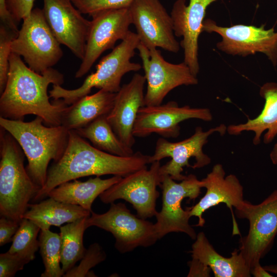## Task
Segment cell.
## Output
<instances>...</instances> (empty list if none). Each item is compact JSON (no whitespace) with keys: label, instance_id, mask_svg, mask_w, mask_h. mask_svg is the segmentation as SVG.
Listing matches in <instances>:
<instances>
[{"label":"cell","instance_id":"5bb4252c","mask_svg":"<svg viewBox=\"0 0 277 277\" xmlns=\"http://www.w3.org/2000/svg\"><path fill=\"white\" fill-rule=\"evenodd\" d=\"M91 16L85 53L76 78L85 75L104 51L114 48L117 41L123 40L132 24L129 8L104 10Z\"/></svg>","mask_w":277,"mask_h":277},{"label":"cell","instance_id":"9a60e30c","mask_svg":"<svg viewBox=\"0 0 277 277\" xmlns=\"http://www.w3.org/2000/svg\"><path fill=\"white\" fill-rule=\"evenodd\" d=\"M129 10L141 44L149 49L160 47L173 53L179 51L171 15L160 0H134Z\"/></svg>","mask_w":277,"mask_h":277},{"label":"cell","instance_id":"44dd1931","mask_svg":"<svg viewBox=\"0 0 277 277\" xmlns=\"http://www.w3.org/2000/svg\"><path fill=\"white\" fill-rule=\"evenodd\" d=\"M261 96L265 100L264 108L256 117L250 119L244 123L230 125L227 131L230 135H238L244 131L254 133V145L261 142L262 134L265 131L263 142L268 144L277 135V83L267 82L260 89Z\"/></svg>","mask_w":277,"mask_h":277},{"label":"cell","instance_id":"7402d4cb","mask_svg":"<svg viewBox=\"0 0 277 277\" xmlns=\"http://www.w3.org/2000/svg\"><path fill=\"white\" fill-rule=\"evenodd\" d=\"M190 251L196 259L209 267L215 277H249L250 268L239 250L235 249L229 258L219 254L203 232L199 233Z\"/></svg>","mask_w":277,"mask_h":277},{"label":"cell","instance_id":"ffe728a7","mask_svg":"<svg viewBox=\"0 0 277 277\" xmlns=\"http://www.w3.org/2000/svg\"><path fill=\"white\" fill-rule=\"evenodd\" d=\"M144 75L135 73L116 93L113 106L107 120L118 138L132 148L135 140L133 129L138 111L145 106Z\"/></svg>","mask_w":277,"mask_h":277},{"label":"cell","instance_id":"d6986e66","mask_svg":"<svg viewBox=\"0 0 277 277\" xmlns=\"http://www.w3.org/2000/svg\"><path fill=\"white\" fill-rule=\"evenodd\" d=\"M217 0H177L171 12L174 35L182 37L180 45L184 50V61L195 76L199 72L198 39L203 32L207 7Z\"/></svg>","mask_w":277,"mask_h":277},{"label":"cell","instance_id":"e575fe53","mask_svg":"<svg viewBox=\"0 0 277 277\" xmlns=\"http://www.w3.org/2000/svg\"><path fill=\"white\" fill-rule=\"evenodd\" d=\"M19 223L17 221L1 216L0 219V246L12 241L17 231Z\"/></svg>","mask_w":277,"mask_h":277},{"label":"cell","instance_id":"d4e9b609","mask_svg":"<svg viewBox=\"0 0 277 277\" xmlns=\"http://www.w3.org/2000/svg\"><path fill=\"white\" fill-rule=\"evenodd\" d=\"M122 178V176L118 175L107 179L96 176L85 182L75 179L54 188L47 196L62 202L79 205L91 212L92 205L95 199Z\"/></svg>","mask_w":277,"mask_h":277},{"label":"cell","instance_id":"2e32d148","mask_svg":"<svg viewBox=\"0 0 277 277\" xmlns=\"http://www.w3.org/2000/svg\"><path fill=\"white\" fill-rule=\"evenodd\" d=\"M191 118L209 122L212 115L208 108L180 107L175 101L144 106L138 111L133 134L135 137H146L155 133L164 138H175L180 133V123Z\"/></svg>","mask_w":277,"mask_h":277},{"label":"cell","instance_id":"4dcf8cb0","mask_svg":"<svg viewBox=\"0 0 277 277\" xmlns=\"http://www.w3.org/2000/svg\"><path fill=\"white\" fill-rule=\"evenodd\" d=\"M17 34L8 27L0 25V93L4 91L9 70V58L11 53V45Z\"/></svg>","mask_w":277,"mask_h":277},{"label":"cell","instance_id":"f35d334b","mask_svg":"<svg viewBox=\"0 0 277 277\" xmlns=\"http://www.w3.org/2000/svg\"><path fill=\"white\" fill-rule=\"evenodd\" d=\"M270 157L272 163L277 165V143H276L270 152Z\"/></svg>","mask_w":277,"mask_h":277},{"label":"cell","instance_id":"ba28073f","mask_svg":"<svg viewBox=\"0 0 277 277\" xmlns=\"http://www.w3.org/2000/svg\"><path fill=\"white\" fill-rule=\"evenodd\" d=\"M227 127L221 124L204 131L202 127L195 128L194 133L190 137L177 142H171L163 138H159L156 143L154 153L150 156V164L160 161L167 157L171 160L161 166V175H168L175 181H181L186 177L182 174L184 167L195 169L209 165L211 159L203 150L209 136L218 132L224 135Z\"/></svg>","mask_w":277,"mask_h":277},{"label":"cell","instance_id":"1f68e13d","mask_svg":"<svg viewBox=\"0 0 277 277\" xmlns=\"http://www.w3.org/2000/svg\"><path fill=\"white\" fill-rule=\"evenodd\" d=\"M82 13L91 16L97 12L108 9L129 8L134 0H71Z\"/></svg>","mask_w":277,"mask_h":277},{"label":"cell","instance_id":"7a4b0ae2","mask_svg":"<svg viewBox=\"0 0 277 277\" xmlns=\"http://www.w3.org/2000/svg\"><path fill=\"white\" fill-rule=\"evenodd\" d=\"M149 158L140 151L129 156L109 153L92 146L75 130H69L65 151L48 168L46 183L32 200H42L62 183L80 177L107 174L125 176L147 168Z\"/></svg>","mask_w":277,"mask_h":277},{"label":"cell","instance_id":"d590c367","mask_svg":"<svg viewBox=\"0 0 277 277\" xmlns=\"http://www.w3.org/2000/svg\"><path fill=\"white\" fill-rule=\"evenodd\" d=\"M6 2L7 0H0L1 24L8 27L15 33H18L19 30L17 24L7 8Z\"/></svg>","mask_w":277,"mask_h":277},{"label":"cell","instance_id":"3957f363","mask_svg":"<svg viewBox=\"0 0 277 277\" xmlns=\"http://www.w3.org/2000/svg\"><path fill=\"white\" fill-rule=\"evenodd\" d=\"M39 116L26 122L0 116V127L17 142L28 160L27 171L41 188L45 185L51 160L57 161L63 154L69 140V131L63 125L46 126Z\"/></svg>","mask_w":277,"mask_h":277},{"label":"cell","instance_id":"ab89813d","mask_svg":"<svg viewBox=\"0 0 277 277\" xmlns=\"http://www.w3.org/2000/svg\"><path fill=\"white\" fill-rule=\"evenodd\" d=\"M264 268L267 271H270L277 274V265L266 266Z\"/></svg>","mask_w":277,"mask_h":277},{"label":"cell","instance_id":"ac0fdd59","mask_svg":"<svg viewBox=\"0 0 277 277\" xmlns=\"http://www.w3.org/2000/svg\"><path fill=\"white\" fill-rule=\"evenodd\" d=\"M43 1L45 17L55 37L82 61L90 21L83 17L71 0Z\"/></svg>","mask_w":277,"mask_h":277},{"label":"cell","instance_id":"83f0119b","mask_svg":"<svg viewBox=\"0 0 277 277\" xmlns=\"http://www.w3.org/2000/svg\"><path fill=\"white\" fill-rule=\"evenodd\" d=\"M39 252L45 267L41 277H61L64 275L61 267V242L60 234L49 229L41 230Z\"/></svg>","mask_w":277,"mask_h":277},{"label":"cell","instance_id":"4316f807","mask_svg":"<svg viewBox=\"0 0 277 277\" xmlns=\"http://www.w3.org/2000/svg\"><path fill=\"white\" fill-rule=\"evenodd\" d=\"M87 217L60 227L61 263L64 274L82 259L86 251L83 245V235L87 229L85 222Z\"/></svg>","mask_w":277,"mask_h":277},{"label":"cell","instance_id":"6da1fadb","mask_svg":"<svg viewBox=\"0 0 277 277\" xmlns=\"http://www.w3.org/2000/svg\"><path fill=\"white\" fill-rule=\"evenodd\" d=\"M64 75L53 68L41 74L31 69L22 57L12 53L6 87L1 94L0 116L23 120L26 115L41 117L47 126L62 125L67 104L62 99L51 103L48 94L50 84L62 85Z\"/></svg>","mask_w":277,"mask_h":277},{"label":"cell","instance_id":"4fadbf2b","mask_svg":"<svg viewBox=\"0 0 277 277\" xmlns=\"http://www.w3.org/2000/svg\"><path fill=\"white\" fill-rule=\"evenodd\" d=\"M160 167V161H155L149 169L145 168L122 177L100 195L101 201L111 204L123 199L133 206L139 217L146 219L155 216L156 201L160 195L156 188L161 181Z\"/></svg>","mask_w":277,"mask_h":277},{"label":"cell","instance_id":"7c38bea8","mask_svg":"<svg viewBox=\"0 0 277 277\" xmlns=\"http://www.w3.org/2000/svg\"><path fill=\"white\" fill-rule=\"evenodd\" d=\"M203 31L217 33L222 40L216 44L221 51L232 55L246 56L260 52L265 54L274 66L277 64V31L264 25L219 26L212 19L203 23Z\"/></svg>","mask_w":277,"mask_h":277},{"label":"cell","instance_id":"603a6c76","mask_svg":"<svg viewBox=\"0 0 277 277\" xmlns=\"http://www.w3.org/2000/svg\"><path fill=\"white\" fill-rule=\"evenodd\" d=\"M116 93L100 89L92 95L80 98L68 106L63 115L62 125L69 130H75L107 116L113 106Z\"/></svg>","mask_w":277,"mask_h":277},{"label":"cell","instance_id":"74e56055","mask_svg":"<svg viewBox=\"0 0 277 277\" xmlns=\"http://www.w3.org/2000/svg\"><path fill=\"white\" fill-rule=\"evenodd\" d=\"M251 274L254 277H270L273 276L271 275L264 267H262L260 262L254 265L250 270Z\"/></svg>","mask_w":277,"mask_h":277},{"label":"cell","instance_id":"5b68a950","mask_svg":"<svg viewBox=\"0 0 277 277\" xmlns=\"http://www.w3.org/2000/svg\"><path fill=\"white\" fill-rule=\"evenodd\" d=\"M140 43L137 34L130 31L120 44L100 60L96 66L95 72L89 75L80 87L67 89L61 85H53L52 90L49 91L50 97L62 99L65 103L70 105L88 95L93 88L117 93L121 87L123 76L142 68L140 64L130 61Z\"/></svg>","mask_w":277,"mask_h":277},{"label":"cell","instance_id":"e0dca14e","mask_svg":"<svg viewBox=\"0 0 277 277\" xmlns=\"http://www.w3.org/2000/svg\"><path fill=\"white\" fill-rule=\"evenodd\" d=\"M222 165H214L210 172L201 180L202 188L206 189V192L195 205L187 208L190 217H198L196 226L203 227L205 223L203 214L207 209L220 203H225L231 210L233 221V234H239L237 224L234 217L232 207L235 209L238 216L247 207L249 202L243 199V187L238 178L234 174L225 176Z\"/></svg>","mask_w":277,"mask_h":277},{"label":"cell","instance_id":"cb8c5ba5","mask_svg":"<svg viewBox=\"0 0 277 277\" xmlns=\"http://www.w3.org/2000/svg\"><path fill=\"white\" fill-rule=\"evenodd\" d=\"M91 212L82 207L58 201L52 197L38 203L29 204L23 218L36 224L41 230L49 229L51 226L61 227L85 217Z\"/></svg>","mask_w":277,"mask_h":277},{"label":"cell","instance_id":"30bf717a","mask_svg":"<svg viewBox=\"0 0 277 277\" xmlns=\"http://www.w3.org/2000/svg\"><path fill=\"white\" fill-rule=\"evenodd\" d=\"M238 217L249 221L248 232L241 239L239 250L251 270L270 250L277 234V189L259 204L249 202Z\"/></svg>","mask_w":277,"mask_h":277},{"label":"cell","instance_id":"f1b7e54d","mask_svg":"<svg viewBox=\"0 0 277 277\" xmlns=\"http://www.w3.org/2000/svg\"><path fill=\"white\" fill-rule=\"evenodd\" d=\"M40 231L41 228L36 224L23 218L8 251L11 253H17L30 262L33 260L39 248V240L37 237Z\"/></svg>","mask_w":277,"mask_h":277},{"label":"cell","instance_id":"f546056e","mask_svg":"<svg viewBox=\"0 0 277 277\" xmlns=\"http://www.w3.org/2000/svg\"><path fill=\"white\" fill-rule=\"evenodd\" d=\"M106 259V254L98 244H91L86 250L80 263L66 272L64 277L96 276L90 269Z\"/></svg>","mask_w":277,"mask_h":277},{"label":"cell","instance_id":"484cf974","mask_svg":"<svg viewBox=\"0 0 277 277\" xmlns=\"http://www.w3.org/2000/svg\"><path fill=\"white\" fill-rule=\"evenodd\" d=\"M75 131L82 137L89 140L94 147L103 151L120 156H129L134 153L132 148L118 138L106 116H101Z\"/></svg>","mask_w":277,"mask_h":277},{"label":"cell","instance_id":"52a82bcc","mask_svg":"<svg viewBox=\"0 0 277 277\" xmlns=\"http://www.w3.org/2000/svg\"><path fill=\"white\" fill-rule=\"evenodd\" d=\"M146 220L132 214L125 204L113 202L104 213L92 211L85 225L87 228L96 226L110 232L115 239V247L124 253L150 246L159 240L155 224Z\"/></svg>","mask_w":277,"mask_h":277},{"label":"cell","instance_id":"8fae6325","mask_svg":"<svg viewBox=\"0 0 277 277\" xmlns=\"http://www.w3.org/2000/svg\"><path fill=\"white\" fill-rule=\"evenodd\" d=\"M137 49L147 84L145 106L162 104L168 93L177 87L197 84L196 76L185 62L177 64L169 63L156 48L149 49L140 43Z\"/></svg>","mask_w":277,"mask_h":277},{"label":"cell","instance_id":"d6a6232c","mask_svg":"<svg viewBox=\"0 0 277 277\" xmlns=\"http://www.w3.org/2000/svg\"><path fill=\"white\" fill-rule=\"evenodd\" d=\"M30 261L17 253L7 251L0 254V277H13Z\"/></svg>","mask_w":277,"mask_h":277},{"label":"cell","instance_id":"9c48e42d","mask_svg":"<svg viewBox=\"0 0 277 277\" xmlns=\"http://www.w3.org/2000/svg\"><path fill=\"white\" fill-rule=\"evenodd\" d=\"M161 176L160 187L162 190V207L156 212L155 226L159 239L170 232H183L195 240L197 234L189 224V210H184L182 201L188 197L195 200L201 193V181L192 174L176 183L168 175Z\"/></svg>","mask_w":277,"mask_h":277},{"label":"cell","instance_id":"836d02e7","mask_svg":"<svg viewBox=\"0 0 277 277\" xmlns=\"http://www.w3.org/2000/svg\"><path fill=\"white\" fill-rule=\"evenodd\" d=\"M35 0H7L8 10L16 24L28 16L33 10Z\"/></svg>","mask_w":277,"mask_h":277},{"label":"cell","instance_id":"277c9868","mask_svg":"<svg viewBox=\"0 0 277 277\" xmlns=\"http://www.w3.org/2000/svg\"><path fill=\"white\" fill-rule=\"evenodd\" d=\"M0 127V214L20 222L41 188L25 167V155L17 142Z\"/></svg>","mask_w":277,"mask_h":277},{"label":"cell","instance_id":"8992f818","mask_svg":"<svg viewBox=\"0 0 277 277\" xmlns=\"http://www.w3.org/2000/svg\"><path fill=\"white\" fill-rule=\"evenodd\" d=\"M45 17L43 9H33L23 20L11 45V52L22 57L28 66L42 74L62 58L63 52Z\"/></svg>","mask_w":277,"mask_h":277},{"label":"cell","instance_id":"8d00e7d4","mask_svg":"<svg viewBox=\"0 0 277 277\" xmlns=\"http://www.w3.org/2000/svg\"><path fill=\"white\" fill-rule=\"evenodd\" d=\"M189 272L187 276H210L211 269L200 262L199 260L192 258L188 263Z\"/></svg>","mask_w":277,"mask_h":277}]
</instances>
